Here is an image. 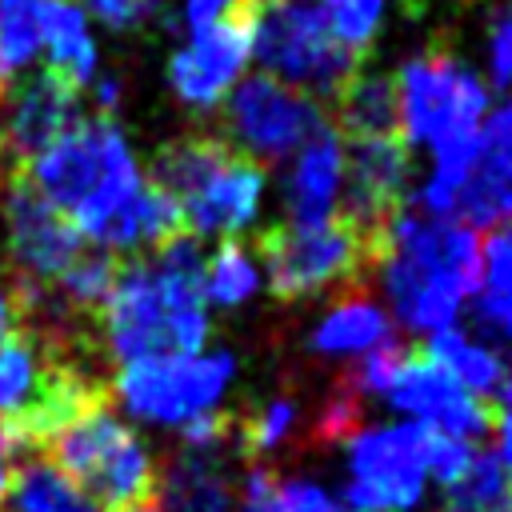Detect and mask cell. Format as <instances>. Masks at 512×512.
Segmentation results:
<instances>
[{
	"instance_id": "cell-1",
	"label": "cell",
	"mask_w": 512,
	"mask_h": 512,
	"mask_svg": "<svg viewBox=\"0 0 512 512\" xmlns=\"http://www.w3.org/2000/svg\"><path fill=\"white\" fill-rule=\"evenodd\" d=\"M100 316L104 348L120 364L204 352L208 300L200 240L180 232L168 244H160L152 260L120 264Z\"/></svg>"
},
{
	"instance_id": "cell-2",
	"label": "cell",
	"mask_w": 512,
	"mask_h": 512,
	"mask_svg": "<svg viewBox=\"0 0 512 512\" xmlns=\"http://www.w3.org/2000/svg\"><path fill=\"white\" fill-rule=\"evenodd\" d=\"M384 300L408 332L452 328L480 288V232L460 220L396 212L372 236Z\"/></svg>"
},
{
	"instance_id": "cell-3",
	"label": "cell",
	"mask_w": 512,
	"mask_h": 512,
	"mask_svg": "<svg viewBox=\"0 0 512 512\" xmlns=\"http://www.w3.org/2000/svg\"><path fill=\"white\" fill-rule=\"evenodd\" d=\"M16 176H24L40 200H48L84 240L96 244L144 188L136 152L108 116L76 120Z\"/></svg>"
},
{
	"instance_id": "cell-4",
	"label": "cell",
	"mask_w": 512,
	"mask_h": 512,
	"mask_svg": "<svg viewBox=\"0 0 512 512\" xmlns=\"http://www.w3.org/2000/svg\"><path fill=\"white\" fill-rule=\"evenodd\" d=\"M108 400L104 384L64 356L60 336L24 328L0 340V428L24 448L48 444L72 416Z\"/></svg>"
},
{
	"instance_id": "cell-5",
	"label": "cell",
	"mask_w": 512,
	"mask_h": 512,
	"mask_svg": "<svg viewBox=\"0 0 512 512\" xmlns=\"http://www.w3.org/2000/svg\"><path fill=\"white\" fill-rule=\"evenodd\" d=\"M152 184L180 208L188 236H236L264 200V168L212 136H184L156 152Z\"/></svg>"
},
{
	"instance_id": "cell-6",
	"label": "cell",
	"mask_w": 512,
	"mask_h": 512,
	"mask_svg": "<svg viewBox=\"0 0 512 512\" xmlns=\"http://www.w3.org/2000/svg\"><path fill=\"white\" fill-rule=\"evenodd\" d=\"M48 460L72 476L100 504V512H136L156 504L160 468L136 428L120 420L108 400L72 416L48 440Z\"/></svg>"
},
{
	"instance_id": "cell-7",
	"label": "cell",
	"mask_w": 512,
	"mask_h": 512,
	"mask_svg": "<svg viewBox=\"0 0 512 512\" xmlns=\"http://www.w3.org/2000/svg\"><path fill=\"white\" fill-rule=\"evenodd\" d=\"M252 56L264 76L304 92L332 96L360 72V56L336 44L320 0H248Z\"/></svg>"
},
{
	"instance_id": "cell-8",
	"label": "cell",
	"mask_w": 512,
	"mask_h": 512,
	"mask_svg": "<svg viewBox=\"0 0 512 512\" xmlns=\"http://www.w3.org/2000/svg\"><path fill=\"white\" fill-rule=\"evenodd\" d=\"M392 84L404 144L436 152L456 140H472L488 116V84L448 52L412 56Z\"/></svg>"
},
{
	"instance_id": "cell-9",
	"label": "cell",
	"mask_w": 512,
	"mask_h": 512,
	"mask_svg": "<svg viewBox=\"0 0 512 512\" xmlns=\"http://www.w3.org/2000/svg\"><path fill=\"white\" fill-rule=\"evenodd\" d=\"M232 380H236V356L228 348H216V352L148 356L120 364L112 384H116V400L132 420L184 428L216 412Z\"/></svg>"
},
{
	"instance_id": "cell-10",
	"label": "cell",
	"mask_w": 512,
	"mask_h": 512,
	"mask_svg": "<svg viewBox=\"0 0 512 512\" xmlns=\"http://www.w3.org/2000/svg\"><path fill=\"white\" fill-rule=\"evenodd\" d=\"M428 440L432 432L408 420L348 432L340 512H416L428 492Z\"/></svg>"
},
{
	"instance_id": "cell-11",
	"label": "cell",
	"mask_w": 512,
	"mask_h": 512,
	"mask_svg": "<svg viewBox=\"0 0 512 512\" xmlns=\"http://www.w3.org/2000/svg\"><path fill=\"white\" fill-rule=\"evenodd\" d=\"M260 256L272 292L280 300H304L332 284L356 280L372 264V236H364L348 216L308 228L272 224L260 236Z\"/></svg>"
},
{
	"instance_id": "cell-12",
	"label": "cell",
	"mask_w": 512,
	"mask_h": 512,
	"mask_svg": "<svg viewBox=\"0 0 512 512\" xmlns=\"http://www.w3.org/2000/svg\"><path fill=\"white\" fill-rule=\"evenodd\" d=\"M0 208H4V236L12 256L16 312H28L52 292L64 268L84 252V236L48 200H40L24 176H8Z\"/></svg>"
},
{
	"instance_id": "cell-13",
	"label": "cell",
	"mask_w": 512,
	"mask_h": 512,
	"mask_svg": "<svg viewBox=\"0 0 512 512\" xmlns=\"http://www.w3.org/2000/svg\"><path fill=\"white\" fill-rule=\"evenodd\" d=\"M224 124L240 156L280 160L292 156L324 124V108L312 96L256 72V76H240V84L228 92Z\"/></svg>"
},
{
	"instance_id": "cell-14",
	"label": "cell",
	"mask_w": 512,
	"mask_h": 512,
	"mask_svg": "<svg viewBox=\"0 0 512 512\" xmlns=\"http://www.w3.org/2000/svg\"><path fill=\"white\" fill-rule=\"evenodd\" d=\"M384 400L388 408L408 416V424H420L436 436H460L476 444L492 428L488 400L460 388L428 352H404Z\"/></svg>"
},
{
	"instance_id": "cell-15",
	"label": "cell",
	"mask_w": 512,
	"mask_h": 512,
	"mask_svg": "<svg viewBox=\"0 0 512 512\" xmlns=\"http://www.w3.org/2000/svg\"><path fill=\"white\" fill-rule=\"evenodd\" d=\"M80 92L52 68L24 72L0 88V168L16 176L40 148L76 124Z\"/></svg>"
},
{
	"instance_id": "cell-16",
	"label": "cell",
	"mask_w": 512,
	"mask_h": 512,
	"mask_svg": "<svg viewBox=\"0 0 512 512\" xmlns=\"http://www.w3.org/2000/svg\"><path fill=\"white\" fill-rule=\"evenodd\" d=\"M248 60H252V28H248V12L240 8L236 16L212 28L188 32V40L168 60V84L180 104L208 112L228 100Z\"/></svg>"
},
{
	"instance_id": "cell-17",
	"label": "cell",
	"mask_w": 512,
	"mask_h": 512,
	"mask_svg": "<svg viewBox=\"0 0 512 512\" xmlns=\"http://www.w3.org/2000/svg\"><path fill=\"white\" fill-rule=\"evenodd\" d=\"M344 188L340 216H348L364 236H376L396 212L408 192V144L400 136L376 140H344Z\"/></svg>"
},
{
	"instance_id": "cell-18",
	"label": "cell",
	"mask_w": 512,
	"mask_h": 512,
	"mask_svg": "<svg viewBox=\"0 0 512 512\" xmlns=\"http://www.w3.org/2000/svg\"><path fill=\"white\" fill-rule=\"evenodd\" d=\"M344 160H348L344 136L336 124L324 120L292 152V168L284 176V224L308 228V224H324V220L340 216Z\"/></svg>"
},
{
	"instance_id": "cell-19",
	"label": "cell",
	"mask_w": 512,
	"mask_h": 512,
	"mask_svg": "<svg viewBox=\"0 0 512 512\" xmlns=\"http://www.w3.org/2000/svg\"><path fill=\"white\" fill-rule=\"evenodd\" d=\"M456 220L472 232L512 224V100L492 108L476 132V164Z\"/></svg>"
},
{
	"instance_id": "cell-20",
	"label": "cell",
	"mask_w": 512,
	"mask_h": 512,
	"mask_svg": "<svg viewBox=\"0 0 512 512\" xmlns=\"http://www.w3.org/2000/svg\"><path fill=\"white\" fill-rule=\"evenodd\" d=\"M160 512H236V484L228 468V444L184 448L168 460L160 484Z\"/></svg>"
},
{
	"instance_id": "cell-21",
	"label": "cell",
	"mask_w": 512,
	"mask_h": 512,
	"mask_svg": "<svg viewBox=\"0 0 512 512\" xmlns=\"http://www.w3.org/2000/svg\"><path fill=\"white\" fill-rule=\"evenodd\" d=\"M40 52H48V68L68 80L76 92L92 88L100 76V52L88 32V16L76 0H44L40 8Z\"/></svg>"
},
{
	"instance_id": "cell-22",
	"label": "cell",
	"mask_w": 512,
	"mask_h": 512,
	"mask_svg": "<svg viewBox=\"0 0 512 512\" xmlns=\"http://www.w3.org/2000/svg\"><path fill=\"white\" fill-rule=\"evenodd\" d=\"M392 344V316L372 304L368 296H348L336 308L320 316V324L308 336V348L316 356H368L376 348Z\"/></svg>"
},
{
	"instance_id": "cell-23",
	"label": "cell",
	"mask_w": 512,
	"mask_h": 512,
	"mask_svg": "<svg viewBox=\"0 0 512 512\" xmlns=\"http://www.w3.org/2000/svg\"><path fill=\"white\" fill-rule=\"evenodd\" d=\"M476 324L484 336L512 344V224L492 228L480 248V288H476Z\"/></svg>"
},
{
	"instance_id": "cell-24",
	"label": "cell",
	"mask_w": 512,
	"mask_h": 512,
	"mask_svg": "<svg viewBox=\"0 0 512 512\" xmlns=\"http://www.w3.org/2000/svg\"><path fill=\"white\" fill-rule=\"evenodd\" d=\"M460 388H468L472 396H492L496 388H500V380H504V360H500V352L488 344V340H480V336H472V332H464L460 324H452V328H440V332H432L428 336V348H424Z\"/></svg>"
},
{
	"instance_id": "cell-25",
	"label": "cell",
	"mask_w": 512,
	"mask_h": 512,
	"mask_svg": "<svg viewBox=\"0 0 512 512\" xmlns=\"http://www.w3.org/2000/svg\"><path fill=\"white\" fill-rule=\"evenodd\" d=\"M4 512H100V504L48 456H32L16 464Z\"/></svg>"
},
{
	"instance_id": "cell-26",
	"label": "cell",
	"mask_w": 512,
	"mask_h": 512,
	"mask_svg": "<svg viewBox=\"0 0 512 512\" xmlns=\"http://www.w3.org/2000/svg\"><path fill=\"white\" fill-rule=\"evenodd\" d=\"M340 112V136L348 140H376L396 136V84L384 72H356L336 92Z\"/></svg>"
},
{
	"instance_id": "cell-27",
	"label": "cell",
	"mask_w": 512,
	"mask_h": 512,
	"mask_svg": "<svg viewBox=\"0 0 512 512\" xmlns=\"http://www.w3.org/2000/svg\"><path fill=\"white\" fill-rule=\"evenodd\" d=\"M240 512H340V504L316 480H276L272 468L256 464L244 472Z\"/></svg>"
},
{
	"instance_id": "cell-28",
	"label": "cell",
	"mask_w": 512,
	"mask_h": 512,
	"mask_svg": "<svg viewBox=\"0 0 512 512\" xmlns=\"http://www.w3.org/2000/svg\"><path fill=\"white\" fill-rule=\"evenodd\" d=\"M512 508V476L496 460V452H476L468 472L444 488L440 512H508Z\"/></svg>"
},
{
	"instance_id": "cell-29",
	"label": "cell",
	"mask_w": 512,
	"mask_h": 512,
	"mask_svg": "<svg viewBox=\"0 0 512 512\" xmlns=\"http://www.w3.org/2000/svg\"><path fill=\"white\" fill-rule=\"evenodd\" d=\"M40 8L44 0H0V88L40 56Z\"/></svg>"
},
{
	"instance_id": "cell-30",
	"label": "cell",
	"mask_w": 512,
	"mask_h": 512,
	"mask_svg": "<svg viewBox=\"0 0 512 512\" xmlns=\"http://www.w3.org/2000/svg\"><path fill=\"white\" fill-rule=\"evenodd\" d=\"M260 288V268L256 260L236 244L224 240L208 260H204V300L216 308H236L252 300Z\"/></svg>"
},
{
	"instance_id": "cell-31",
	"label": "cell",
	"mask_w": 512,
	"mask_h": 512,
	"mask_svg": "<svg viewBox=\"0 0 512 512\" xmlns=\"http://www.w3.org/2000/svg\"><path fill=\"white\" fill-rule=\"evenodd\" d=\"M384 4L388 0H320V12L328 20V32L336 36L340 48H348L352 56L368 52L380 20H384Z\"/></svg>"
},
{
	"instance_id": "cell-32",
	"label": "cell",
	"mask_w": 512,
	"mask_h": 512,
	"mask_svg": "<svg viewBox=\"0 0 512 512\" xmlns=\"http://www.w3.org/2000/svg\"><path fill=\"white\" fill-rule=\"evenodd\" d=\"M296 428V400L276 396L240 424V452H276Z\"/></svg>"
},
{
	"instance_id": "cell-33",
	"label": "cell",
	"mask_w": 512,
	"mask_h": 512,
	"mask_svg": "<svg viewBox=\"0 0 512 512\" xmlns=\"http://www.w3.org/2000/svg\"><path fill=\"white\" fill-rule=\"evenodd\" d=\"M400 360H404V348H400L396 340L384 344V348H376V352H368V356H360L356 368H352L348 380H344V392L356 396V400H364V396H380V400H384V392H388V384H392Z\"/></svg>"
},
{
	"instance_id": "cell-34",
	"label": "cell",
	"mask_w": 512,
	"mask_h": 512,
	"mask_svg": "<svg viewBox=\"0 0 512 512\" xmlns=\"http://www.w3.org/2000/svg\"><path fill=\"white\" fill-rule=\"evenodd\" d=\"M488 84L500 92L512 88V0L488 24Z\"/></svg>"
},
{
	"instance_id": "cell-35",
	"label": "cell",
	"mask_w": 512,
	"mask_h": 512,
	"mask_svg": "<svg viewBox=\"0 0 512 512\" xmlns=\"http://www.w3.org/2000/svg\"><path fill=\"white\" fill-rule=\"evenodd\" d=\"M80 8H84V16L92 12L100 24L124 32V28H136L152 12V0H84Z\"/></svg>"
},
{
	"instance_id": "cell-36",
	"label": "cell",
	"mask_w": 512,
	"mask_h": 512,
	"mask_svg": "<svg viewBox=\"0 0 512 512\" xmlns=\"http://www.w3.org/2000/svg\"><path fill=\"white\" fill-rule=\"evenodd\" d=\"M20 452H24V444L0 428V504H4V496H8V488H12V476H16V464H20Z\"/></svg>"
},
{
	"instance_id": "cell-37",
	"label": "cell",
	"mask_w": 512,
	"mask_h": 512,
	"mask_svg": "<svg viewBox=\"0 0 512 512\" xmlns=\"http://www.w3.org/2000/svg\"><path fill=\"white\" fill-rule=\"evenodd\" d=\"M496 460H500L504 472L512 476V404H500V420H496Z\"/></svg>"
},
{
	"instance_id": "cell-38",
	"label": "cell",
	"mask_w": 512,
	"mask_h": 512,
	"mask_svg": "<svg viewBox=\"0 0 512 512\" xmlns=\"http://www.w3.org/2000/svg\"><path fill=\"white\" fill-rule=\"evenodd\" d=\"M16 292H12V280H8V272H4V264H0V340L8 336V332H16Z\"/></svg>"
},
{
	"instance_id": "cell-39",
	"label": "cell",
	"mask_w": 512,
	"mask_h": 512,
	"mask_svg": "<svg viewBox=\"0 0 512 512\" xmlns=\"http://www.w3.org/2000/svg\"><path fill=\"white\" fill-rule=\"evenodd\" d=\"M92 96H96L100 112L108 116V112L116 108V100H120V84H116L112 76H96V80H92Z\"/></svg>"
},
{
	"instance_id": "cell-40",
	"label": "cell",
	"mask_w": 512,
	"mask_h": 512,
	"mask_svg": "<svg viewBox=\"0 0 512 512\" xmlns=\"http://www.w3.org/2000/svg\"><path fill=\"white\" fill-rule=\"evenodd\" d=\"M136 512H160V508H156V504H144V508H136Z\"/></svg>"
},
{
	"instance_id": "cell-41",
	"label": "cell",
	"mask_w": 512,
	"mask_h": 512,
	"mask_svg": "<svg viewBox=\"0 0 512 512\" xmlns=\"http://www.w3.org/2000/svg\"><path fill=\"white\" fill-rule=\"evenodd\" d=\"M0 180H4V168H0Z\"/></svg>"
},
{
	"instance_id": "cell-42",
	"label": "cell",
	"mask_w": 512,
	"mask_h": 512,
	"mask_svg": "<svg viewBox=\"0 0 512 512\" xmlns=\"http://www.w3.org/2000/svg\"><path fill=\"white\" fill-rule=\"evenodd\" d=\"M152 4H156V0H152Z\"/></svg>"
},
{
	"instance_id": "cell-43",
	"label": "cell",
	"mask_w": 512,
	"mask_h": 512,
	"mask_svg": "<svg viewBox=\"0 0 512 512\" xmlns=\"http://www.w3.org/2000/svg\"><path fill=\"white\" fill-rule=\"evenodd\" d=\"M508 512H512V508H508Z\"/></svg>"
}]
</instances>
